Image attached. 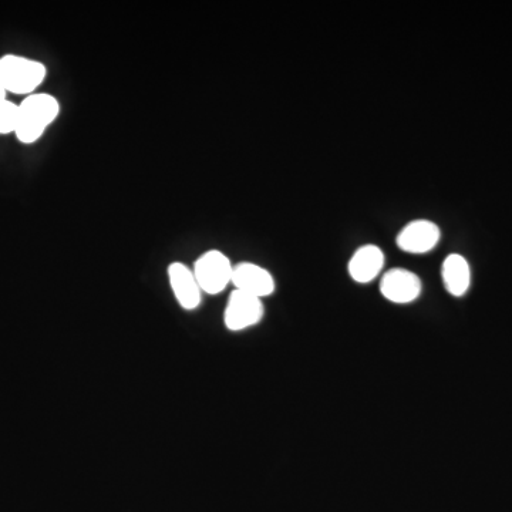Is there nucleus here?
<instances>
[{"mask_svg":"<svg viewBox=\"0 0 512 512\" xmlns=\"http://www.w3.org/2000/svg\"><path fill=\"white\" fill-rule=\"evenodd\" d=\"M167 274L178 305L188 312L200 308L202 291L190 266L183 262H173L168 265Z\"/></svg>","mask_w":512,"mask_h":512,"instance_id":"6e6552de","label":"nucleus"},{"mask_svg":"<svg viewBox=\"0 0 512 512\" xmlns=\"http://www.w3.org/2000/svg\"><path fill=\"white\" fill-rule=\"evenodd\" d=\"M8 100V93L3 89L2 84H0V101Z\"/></svg>","mask_w":512,"mask_h":512,"instance_id":"f8f14e48","label":"nucleus"},{"mask_svg":"<svg viewBox=\"0 0 512 512\" xmlns=\"http://www.w3.org/2000/svg\"><path fill=\"white\" fill-rule=\"evenodd\" d=\"M441 278L446 291L454 298L466 295L471 285V269L467 259L458 254H450L441 265Z\"/></svg>","mask_w":512,"mask_h":512,"instance_id":"9d476101","label":"nucleus"},{"mask_svg":"<svg viewBox=\"0 0 512 512\" xmlns=\"http://www.w3.org/2000/svg\"><path fill=\"white\" fill-rule=\"evenodd\" d=\"M386 256L377 245H363L356 249L348 264V272L352 281L365 285L375 281L383 272Z\"/></svg>","mask_w":512,"mask_h":512,"instance_id":"1a4fd4ad","label":"nucleus"},{"mask_svg":"<svg viewBox=\"0 0 512 512\" xmlns=\"http://www.w3.org/2000/svg\"><path fill=\"white\" fill-rule=\"evenodd\" d=\"M60 114V101L52 94L35 93L18 104V123L15 136L19 143L32 146L52 126Z\"/></svg>","mask_w":512,"mask_h":512,"instance_id":"f257e3e1","label":"nucleus"},{"mask_svg":"<svg viewBox=\"0 0 512 512\" xmlns=\"http://www.w3.org/2000/svg\"><path fill=\"white\" fill-rule=\"evenodd\" d=\"M380 293L386 301L396 305H409L420 298L423 282L419 275L409 269H389L380 279Z\"/></svg>","mask_w":512,"mask_h":512,"instance_id":"39448f33","label":"nucleus"},{"mask_svg":"<svg viewBox=\"0 0 512 512\" xmlns=\"http://www.w3.org/2000/svg\"><path fill=\"white\" fill-rule=\"evenodd\" d=\"M441 239V229L430 220H414L404 225L397 234L396 244L400 251L410 255H426L436 249Z\"/></svg>","mask_w":512,"mask_h":512,"instance_id":"423d86ee","label":"nucleus"},{"mask_svg":"<svg viewBox=\"0 0 512 512\" xmlns=\"http://www.w3.org/2000/svg\"><path fill=\"white\" fill-rule=\"evenodd\" d=\"M232 285L237 291L248 293L255 298L262 299L274 295L276 282L274 275L268 269L256 265L254 262H239L234 265L232 274Z\"/></svg>","mask_w":512,"mask_h":512,"instance_id":"0eeeda50","label":"nucleus"},{"mask_svg":"<svg viewBox=\"0 0 512 512\" xmlns=\"http://www.w3.org/2000/svg\"><path fill=\"white\" fill-rule=\"evenodd\" d=\"M265 316V305L262 299L237 291L229 295L224 311L225 328L231 332H242L258 325Z\"/></svg>","mask_w":512,"mask_h":512,"instance_id":"20e7f679","label":"nucleus"},{"mask_svg":"<svg viewBox=\"0 0 512 512\" xmlns=\"http://www.w3.org/2000/svg\"><path fill=\"white\" fill-rule=\"evenodd\" d=\"M192 271L202 292L207 295H220L232 284L234 265L224 252L210 249L195 261Z\"/></svg>","mask_w":512,"mask_h":512,"instance_id":"7ed1b4c3","label":"nucleus"},{"mask_svg":"<svg viewBox=\"0 0 512 512\" xmlns=\"http://www.w3.org/2000/svg\"><path fill=\"white\" fill-rule=\"evenodd\" d=\"M47 67L39 60L19 55L0 57V84L8 94L28 97L45 83Z\"/></svg>","mask_w":512,"mask_h":512,"instance_id":"f03ea898","label":"nucleus"},{"mask_svg":"<svg viewBox=\"0 0 512 512\" xmlns=\"http://www.w3.org/2000/svg\"><path fill=\"white\" fill-rule=\"evenodd\" d=\"M18 123V104L13 101H0V136L15 134Z\"/></svg>","mask_w":512,"mask_h":512,"instance_id":"9b49d317","label":"nucleus"}]
</instances>
